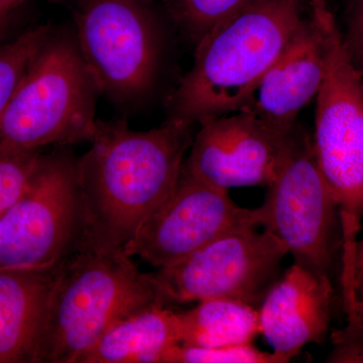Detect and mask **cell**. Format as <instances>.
Wrapping results in <instances>:
<instances>
[{
  "label": "cell",
  "instance_id": "obj_26",
  "mask_svg": "<svg viewBox=\"0 0 363 363\" xmlns=\"http://www.w3.org/2000/svg\"><path fill=\"white\" fill-rule=\"evenodd\" d=\"M9 16H0V38L4 35V30L7 28L9 23Z\"/></svg>",
  "mask_w": 363,
  "mask_h": 363
},
{
  "label": "cell",
  "instance_id": "obj_18",
  "mask_svg": "<svg viewBox=\"0 0 363 363\" xmlns=\"http://www.w3.org/2000/svg\"><path fill=\"white\" fill-rule=\"evenodd\" d=\"M169 13L184 35L197 45L214 28L252 0H166Z\"/></svg>",
  "mask_w": 363,
  "mask_h": 363
},
{
  "label": "cell",
  "instance_id": "obj_3",
  "mask_svg": "<svg viewBox=\"0 0 363 363\" xmlns=\"http://www.w3.org/2000/svg\"><path fill=\"white\" fill-rule=\"evenodd\" d=\"M156 305L167 306L156 281L130 255L86 247L60 269L37 363H79L112 326Z\"/></svg>",
  "mask_w": 363,
  "mask_h": 363
},
{
  "label": "cell",
  "instance_id": "obj_11",
  "mask_svg": "<svg viewBox=\"0 0 363 363\" xmlns=\"http://www.w3.org/2000/svg\"><path fill=\"white\" fill-rule=\"evenodd\" d=\"M184 167L191 175L228 191L269 186L278 173L291 135H281L241 111L200 123Z\"/></svg>",
  "mask_w": 363,
  "mask_h": 363
},
{
  "label": "cell",
  "instance_id": "obj_20",
  "mask_svg": "<svg viewBox=\"0 0 363 363\" xmlns=\"http://www.w3.org/2000/svg\"><path fill=\"white\" fill-rule=\"evenodd\" d=\"M42 155L40 150L0 149V219L23 194Z\"/></svg>",
  "mask_w": 363,
  "mask_h": 363
},
{
  "label": "cell",
  "instance_id": "obj_2",
  "mask_svg": "<svg viewBox=\"0 0 363 363\" xmlns=\"http://www.w3.org/2000/svg\"><path fill=\"white\" fill-rule=\"evenodd\" d=\"M302 0H252L195 45L168 99L169 118L196 124L238 111L302 21Z\"/></svg>",
  "mask_w": 363,
  "mask_h": 363
},
{
  "label": "cell",
  "instance_id": "obj_15",
  "mask_svg": "<svg viewBox=\"0 0 363 363\" xmlns=\"http://www.w3.org/2000/svg\"><path fill=\"white\" fill-rule=\"evenodd\" d=\"M180 343L178 312L156 305L112 326L79 363H162Z\"/></svg>",
  "mask_w": 363,
  "mask_h": 363
},
{
  "label": "cell",
  "instance_id": "obj_10",
  "mask_svg": "<svg viewBox=\"0 0 363 363\" xmlns=\"http://www.w3.org/2000/svg\"><path fill=\"white\" fill-rule=\"evenodd\" d=\"M260 225L259 209L233 202L182 168L175 187L143 222L124 248L157 269L175 266L221 236Z\"/></svg>",
  "mask_w": 363,
  "mask_h": 363
},
{
  "label": "cell",
  "instance_id": "obj_5",
  "mask_svg": "<svg viewBox=\"0 0 363 363\" xmlns=\"http://www.w3.org/2000/svg\"><path fill=\"white\" fill-rule=\"evenodd\" d=\"M99 94L76 38L52 32L0 117V149L90 143Z\"/></svg>",
  "mask_w": 363,
  "mask_h": 363
},
{
  "label": "cell",
  "instance_id": "obj_13",
  "mask_svg": "<svg viewBox=\"0 0 363 363\" xmlns=\"http://www.w3.org/2000/svg\"><path fill=\"white\" fill-rule=\"evenodd\" d=\"M332 279L294 264L279 276L259 307V334L272 350L296 357L321 343L330 329Z\"/></svg>",
  "mask_w": 363,
  "mask_h": 363
},
{
  "label": "cell",
  "instance_id": "obj_17",
  "mask_svg": "<svg viewBox=\"0 0 363 363\" xmlns=\"http://www.w3.org/2000/svg\"><path fill=\"white\" fill-rule=\"evenodd\" d=\"M51 33V26H38L25 30L11 42L0 45V117Z\"/></svg>",
  "mask_w": 363,
  "mask_h": 363
},
{
  "label": "cell",
  "instance_id": "obj_28",
  "mask_svg": "<svg viewBox=\"0 0 363 363\" xmlns=\"http://www.w3.org/2000/svg\"><path fill=\"white\" fill-rule=\"evenodd\" d=\"M136 1L143 2V4H147L150 0H136Z\"/></svg>",
  "mask_w": 363,
  "mask_h": 363
},
{
  "label": "cell",
  "instance_id": "obj_14",
  "mask_svg": "<svg viewBox=\"0 0 363 363\" xmlns=\"http://www.w3.org/2000/svg\"><path fill=\"white\" fill-rule=\"evenodd\" d=\"M63 262L0 267V363L38 362L48 306Z\"/></svg>",
  "mask_w": 363,
  "mask_h": 363
},
{
  "label": "cell",
  "instance_id": "obj_21",
  "mask_svg": "<svg viewBox=\"0 0 363 363\" xmlns=\"http://www.w3.org/2000/svg\"><path fill=\"white\" fill-rule=\"evenodd\" d=\"M346 325L332 332V350L326 362L363 363V309L352 300L343 297Z\"/></svg>",
  "mask_w": 363,
  "mask_h": 363
},
{
  "label": "cell",
  "instance_id": "obj_27",
  "mask_svg": "<svg viewBox=\"0 0 363 363\" xmlns=\"http://www.w3.org/2000/svg\"><path fill=\"white\" fill-rule=\"evenodd\" d=\"M353 60H354V62L355 63H357L358 68H359L360 72H362V75L363 78V52L362 54H360L359 56L353 58Z\"/></svg>",
  "mask_w": 363,
  "mask_h": 363
},
{
  "label": "cell",
  "instance_id": "obj_7",
  "mask_svg": "<svg viewBox=\"0 0 363 363\" xmlns=\"http://www.w3.org/2000/svg\"><path fill=\"white\" fill-rule=\"evenodd\" d=\"M267 188L257 208L260 225L286 245L295 264L332 279L342 250L337 203L318 167L311 138L298 125Z\"/></svg>",
  "mask_w": 363,
  "mask_h": 363
},
{
  "label": "cell",
  "instance_id": "obj_1",
  "mask_svg": "<svg viewBox=\"0 0 363 363\" xmlns=\"http://www.w3.org/2000/svg\"><path fill=\"white\" fill-rule=\"evenodd\" d=\"M194 125L169 117L159 128L136 131L125 121L97 119L90 150L77 161L87 247L124 252L175 187Z\"/></svg>",
  "mask_w": 363,
  "mask_h": 363
},
{
  "label": "cell",
  "instance_id": "obj_12",
  "mask_svg": "<svg viewBox=\"0 0 363 363\" xmlns=\"http://www.w3.org/2000/svg\"><path fill=\"white\" fill-rule=\"evenodd\" d=\"M324 45L316 23L303 21L278 59L238 111L281 135L295 130L301 111L316 99L323 81Z\"/></svg>",
  "mask_w": 363,
  "mask_h": 363
},
{
  "label": "cell",
  "instance_id": "obj_8",
  "mask_svg": "<svg viewBox=\"0 0 363 363\" xmlns=\"http://www.w3.org/2000/svg\"><path fill=\"white\" fill-rule=\"evenodd\" d=\"M74 18L79 50L100 94L118 104L145 97L156 83L162 52L147 4L80 0Z\"/></svg>",
  "mask_w": 363,
  "mask_h": 363
},
{
  "label": "cell",
  "instance_id": "obj_25",
  "mask_svg": "<svg viewBox=\"0 0 363 363\" xmlns=\"http://www.w3.org/2000/svg\"><path fill=\"white\" fill-rule=\"evenodd\" d=\"M354 264H363V238L358 240L357 245V252H355Z\"/></svg>",
  "mask_w": 363,
  "mask_h": 363
},
{
  "label": "cell",
  "instance_id": "obj_16",
  "mask_svg": "<svg viewBox=\"0 0 363 363\" xmlns=\"http://www.w3.org/2000/svg\"><path fill=\"white\" fill-rule=\"evenodd\" d=\"M182 345L214 348L252 343L259 334V309L230 298H210L178 313Z\"/></svg>",
  "mask_w": 363,
  "mask_h": 363
},
{
  "label": "cell",
  "instance_id": "obj_4",
  "mask_svg": "<svg viewBox=\"0 0 363 363\" xmlns=\"http://www.w3.org/2000/svg\"><path fill=\"white\" fill-rule=\"evenodd\" d=\"M324 45L313 149L337 203L342 245H357L363 219V78L326 0H312Z\"/></svg>",
  "mask_w": 363,
  "mask_h": 363
},
{
  "label": "cell",
  "instance_id": "obj_24",
  "mask_svg": "<svg viewBox=\"0 0 363 363\" xmlns=\"http://www.w3.org/2000/svg\"><path fill=\"white\" fill-rule=\"evenodd\" d=\"M26 0H0V16H11V11Z\"/></svg>",
  "mask_w": 363,
  "mask_h": 363
},
{
  "label": "cell",
  "instance_id": "obj_22",
  "mask_svg": "<svg viewBox=\"0 0 363 363\" xmlns=\"http://www.w3.org/2000/svg\"><path fill=\"white\" fill-rule=\"evenodd\" d=\"M344 42L352 58L363 52V0H357L351 11Z\"/></svg>",
  "mask_w": 363,
  "mask_h": 363
},
{
  "label": "cell",
  "instance_id": "obj_19",
  "mask_svg": "<svg viewBox=\"0 0 363 363\" xmlns=\"http://www.w3.org/2000/svg\"><path fill=\"white\" fill-rule=\"evenodd\" d=\"M293 355L267 352L252 343L202 348L178 344L164 355L162 363H286Z\"/></svg>",
  "mask_w": 363,
  "mask_h": 363
},
{
  "label": "cell",
  "instance_id": "obj_23",
  "mask_svg": "<svg viewBox=\"0 0 363 363\" xmlns=\"http://www.w3.org/2000/svg\"><path fill=\"white\" fill-rule=\"evenodd\" d=\"M342 297L352 298L363 309V264H350L341 267Z\"/></svg>",
  "mask_w": 363,
  "mask_h": 363
},
{
  "label": "cell",
  "instance_id": "obj_6",
  "mask_svg": "<svg viewBox=\"0 0 363 363\" xmlns=\"http://www.w3.org/2000/svg\"><path fill=\"white\" fill-rule=\"evenodd\" d=\"M78 159L42 155L28 185L0 219V267H51L87 247Z\"/></svg>",
  "mask_w": 363,
  "mask_h": 363
},
{
  "label": "cell",
  "instance_id": "obj_9",
  "mask_svg": "<svg viewBox=\"0 0 363 363\" xmlns=\"http://www.w3.org/2000/svg\"><path fill=\"white\" fill-rule=\"evenodd\" d=\"M288 248L267 229L221 236L175 266L152 274L167 305L230 298L259 309L281 276Z\"/></svg>",
  "mask_w": 363,
  "mask_h": 363
}]
</instances>
